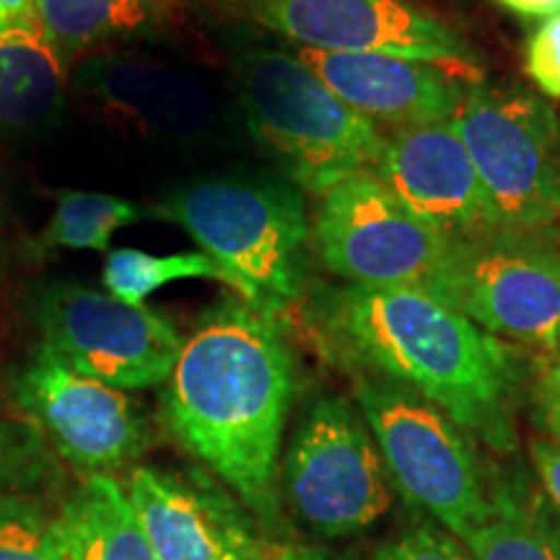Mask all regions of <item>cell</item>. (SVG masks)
Masks as SVG:
<instances>
[{
    "label": "cell",
    "mask_w": 560,
    "mask_h": 560,
    "mask_svg": "<svg viewBox=\"0 0 560 560\" xmlns=\"http://www.w3.org/2000/svg\"><path fill=\"white\" fill-rule=\"evenodd\" d=\"M325 355L416 392L495 452H514L522 361L450 299L423 289L332 285L312 299Z\"/></svg>",
    "instance_id": "cell-1"
},
{
    "label": "cell",
    "mask_w": 560,
    "mask_h": 560,
    "mask_svg": "<svg viewBox=\"0 0 560 560\" xmlns=\"http://www.w3.org/2000/svg\"><path fill=\"white\" fill-rule=\"evenodd\" d=\"M293 361L278 319L242 299L202 314L166 382L174 436L265 524L280 522V446Z\"/></svg>",
    "instance_id": "cell-2"
},
{
    "label": "cell",
    "mask_w": 560,
    "mask_h": 560,
    "mask_svg": "<svg viewBox=\"0 0 560 560\" xmlns=\"http://www.w3.org/2000/svg\"><path fill=\"white\" fill-rule=\"evenodd\" d=\"M161 215L177 221L265 317L278 319L304 293L310 219L291 182L200 179L172 192Z\"/></svg>",
    "instance_id": "cell-3"
},
{
    "label": "cell",
    "mask_w": 560,
    "mask_h": 560,
    "mask_svg": "<svg viewBox=\"0 0 560 560\" xmlns=\"http://www.w3.org/2000/svg\"><path fill=\"white\" fill-rule=\"evenodd\" d=\"M236 83L249 130L291 185L322 195L361 172H374L384 138L348 107L296 55L247 50L236 60Z\"/></svg>",
    "instance_id": "cell-4"
},
{
    "label": "cell",
    "mask_w": 560,
    "mask_h": 560,
    "mask_svg": "<svg viewBox=\"0 0 560 560\" xmlns=\"http://www.w3.org/2000/svg\"><path fill=\"white\" fill-rule=\"evenodd\" d=\"M353 392L397 493L465 545L486 522L493 488L470 433L400 384L355 376Z\"/></svg>",
    "instance_id": "cell-5"
},
{
    "label": "cell",
    "mask_w": 560,
    "mask_h": 560,
    "mask_svg": "<svg viewBox=\"0 0 560 560\" xmlns=\"http://www.w3.org/2000/svg\"><path fill=\"white\" fill-rule=\"evenodd\" d=\"M495 231L540 234L560 221V122L520 86H467L454 115Z\"/></svg>",
    "instance_id": "cell-6"
},
{
    "label": "cell",
    "mask_w": 560,
    "mask_h": 560,
    "mask_svg": "<svg viewBox=\"0 0 560 560\" xmlns=\"http://www.w3.org/2000/svg\"><path fill=\"white\" fill-rule=\"evenodd\" d=\"M314 242L325 268L348 285L439 296L457 247V240L410 213L374 172L353 174L322 198Z\"/></svg>",
    "instance_id": "cell-7"
},
{
    "label": "cell",
    "mask_w": 560,
    "mask_h": 560,
    "mask_svg": "<svg viewBox=\"0 0 560 560\" xmlns=\"http://www.w3.org/2000/svg\"><path fill=\"white\" fill-rule=\"evenodd\" d=\"M366 420L348 400L317 397L293 429L283 488L296 520L325 540L355 535L389 509V482Z\"/></svg>",
    "instance_id": "cell-8"
},
{
    "label": "cell",
    "mask_w": 560,
    "mask_h": 560,
    "mask_svg": "<svg viewBox=\"0 0 560 560\" xmlns=\"http://www.w3.org/2000/svg\"><path fill=\"white\" fill-rule=\"evenodd\" d=\"M441 296L482 330L556 353L560 348V244L556 231L457 240Z\"/></svg>",
    "instance_id": "cell-9"
},
{
    "label": "cell",
    "mask_w": 560,
    "mask_h": 560,
    "mask_svg": "<svg viewBox=\"0 0 560 560\" xmlns=\"http://www.w3.org/2000/svg\"><path fill=\"white\" fill-rule=\"evenodd\" d=\"M37 325L66 366L122 392L170 382L185 346L161 312L73 283L39 293Z\"/></svg>",
    "instance_id": "cell-10"
},
{
    "label": "cell",
    "mask_w": 560,
    "mask_h": 560,
    "mask_svg": "<svg viewBox=\"0 0 560 560\" xmlns=\"http://www.w3.org/2000/svg\"><path fill=\"white\" fill-rule=\"evenodd\" d=\"M252 16L310 50L392 55L425 62L470 86L482 81L462 34L408 0H252Z\"/></svg>",
    "instance_id": "cell-11"
},
{
    "label": "cell",
    "mask_w": 560,
    "mask_h": 560,
    "mask_svg": "<svg viewBox=\"0 0 560 560\" xmlns=\"http://www.w3.org/2000/svg\"><path fill=\"white\" fill-rule=\"evenodd\" d=\"M16 397L55 450L79 470H122L149 446V429L138 405L122 389L66 366L45 342L21 369Z\"/></svg>",
    "instance_id": "cell-12"
},
{
    "label": "cell",
    "mask_w": 560,
    "mask_h": 560,
    "mask_svg": "<svg viewBox=\"0 0 560 560\" xmlns=\"http://www.w3.org/2000/svg\"><path fill=\"white\" fill-rule=\"evenodd\" d=\"M122 488L159 560H262L268 552L240 499L198 470L136 467Z\"/></svg>",
    "instance_id": "cell-13"
},
{
    "label": "cell",
    "mask_w": 560,
    "mask_h": 560,
    "mask_svg": "<svg viewBox=\"0 0 560 560\" xmlns=\"http://www.w3.org/2000/svg\"><path fill=\"white\" fill-rule=\"evenodd\" d=\"M374 174L410 213L452 240L495 231L486 192L454 122L395 130Z\"/></svg>",
    "instance_id": "cell-14"
},
{
    "label": "cell",
    "mask_w": 560,
    "mask_h": 560,
    "mask_svg": "<svg viewBox=\"0 0 560 560\" xmlns=\"http://www.w3.org/2000/svg\"><path fill=\"white\" fill-rule=\"evenodd\" d=\"M296 58L348 107L389 128L452 122L467 86L444 70L392 55L322 52L299 47Z\"/></svg>",
    "instance_id": "cell-15"
},
{
    "label": "cell",
    "mask_w": 560,
    "mask_h": 560,
    "mask_svg": "<svg viewBox=\"0 0 560 560\" xmlns=\"http://www.w3.org/2000/svg\"><path fill=\"white\" fill-rule=\"evenodd\" d=\"M86 81L104 109L143 130L187 136L213 117V102L202 83L149 60H100L86 70Z\"/></svg>",
    "instance_id": "cell-16"
},
{
    "label": "cell",
    "mask_w": 560,
    "mask_h": 560,
    "mask_svg": "<svg viewBox=\"0 0 560 560\" xmlns=\"http://www.w3.org/2000/svg\"><path fill=\"white\" fill-rule=\"evenodd\" d=\"M465 548L472 560H560V511L542 486L493 475L488 516Z\"/></svg>",
    "instance_id": "cell-17"
},
{
    "label": "cell",
    "mask_w": 560,
    "mask_h": 560,
    "mask_svg": "<svg viewBox=\"0 0 560 560\" xmlns=\"http://www.w3.org/2000/svg\"><path fill=\"white\" fill-rule=\"evenodd\" d=\"M66 560H159L136 520L122 482L89 475L58 511Z\"/></svg>",
    "instance_id": "cell-18"
},
{
    "label": "cell",
    "mask_w": 560,
    "mask_h": 560,
    "mask_svg": "<svg viewBox=\"0 0 560 560\" xmlns=\"http://www.w3.org/2000/svg\"><path fill=\"white\" fill-rule=\"evenodd\" d=\"M66 55L37 21L0 30V128H32L66 102Z\"/></svg>",
    "instance_id": "cell-19"
},
{
    "label": "cell",
    "mask_w": 560,
    "mask_h": 560,
    "mask_svg": "<svg viewBox=\"0 0 560 560\" xmlns=\"http://www.w3.org/2000/svg\"><path fill=\"white\" fill-rule=\"evenodd\" d=\"M145 210L136 202L104 192L62 190L55 202L45 231L34 240V252L52 255L62 249L104 252L115 231L132 226L143 219Z\"/></svg>",
    "instance_id": "cell-20"
},
{
    "label": "cell",
    "mask_w": 560,
    "mask_h": 560,
    "mask_svg": "<svg viewBox=\"0 0 560 560\" xmlns=\"http://www.w3.org/2000/svg\"><path fill=\"white\" fill-rule=\"evenodd\" d=\"M151 16V0H34V21L62 55L136 32Z\"/></svg>",
    "instance_id": "cell-21"
},
{
    "label": "cell",
    "mask_w": 560,
    "mask_h": 560,
    "mask_svg": "<svg viewBox=\"0 0 560 560\" xmlns=\"http://www.w3.org/2000/svg\"><path fill=\"white\" fill-rule=\"evenodd\" d=\"M215 278L226 283V276L206 252H177V255H151L140 249H115L104 262V285L112 296L143 306V301L172 280Z\"/></svg>",
    "instance_id": "cell-22"
},
{
    "label": "cell",
    "mask_w": 560,
    "mask_h": 560,
    "mask_svg": "<svg viewBox=\"0 0 560 560\" xmlns=\"http://www.w3.org/2000/svg\"><path fill=\"white\" fill-rule=\"evenodd\" d=\"M0 560H66L58 514L26 495L0 490Z\"/></svg>",
    "instance_id": "cell-23"
},
{
    "label": "cell",
    "mask_w": 560,
    "mask_h": 560,
    "mask_svg": "<svg viewBox=\"0 0 560 560\" xmlns=\"http://www.w3.org/2000/svg\"><path fill=\"white\" fill-rule=\"evenodd\" d=\"M366 560H472L465 545L433 524H416L376 545Z\"/></svg>",
    "instance_id": "cell-24"
},
{
    "label": "cell",
    "mask_w": 560,
    "mask_h": 560,
    "mask_svg": "<svg viewBox=\"0 0 560 560\" xmlns=\"http://www.w3.org/2000/svg\"><path fill=\"white\" fill-rule=\"evenodd\" d=\"M524 68L545 96L560 100V13L545 19L529 37Z\"/></svg>",
    "instance_id": "cell-25"
},
{
    "label": "cell",
    "mask_w": 560,
    "mask_h": 560,
    "mask_svg": "<svg viewBox=\"0 0 560 560\" xmlns=\"http://www.w3.org/2000/svg\"><path fill=\"white\" fill-rule=\"evenodd\" d=\"M535 423L545 439L560 444V348L548 355L535 384Z\"/></svg>",
    "instance_id": "cell-26"
},
{
    "label": "cell",
    "mask_w": 560,
    "mask_h": 560,
    "mask_svg": "<svg viewBox=\"0 0 560 560\" xmlns=\"http://www.w3.org/2000/svg\"><path fill=\"white\" fill-rule=\"evenodd\" d=\"M529 452L532 462H535L537 478H540V486L560 511V444L550 439H535Z\"/></svg>",
    "instance_id": "cell-27"
},
{
    "label": "cell",
    "mask_w": 560,
    "mask_h": 560,
    "mask_svg": "<svg viewBox=\"0 0 560 560\" xmlns=\"http://www.w3.org/2000/svg\"><path fill=\"white\" fill-rule=\"evenodd\" d=\"M499 3L524 19H550L560 13V0H499Z\"/></svg>",
    "instance_id": "cell-28"
},
{
    "label": "cell",
    "mask_w": 560,
    "mask_h": 560,
    "mask_svg": "<svg viewBox=\"0 0 560 560\" xmlns=\"http://www.w3.org/2000/svg\"><path fill=\"white\" fill-rule=\"evenodd\" d=\"M34 21V0H0V26Z\"/></svg>",
    "instance_id": "cell-29"
},
{
    "label": "cell",
    "mask_w": 560,
    "mask_h": 560,
    "mask_svg": "<svg viewBox=\"0 0 560 560\" xmlns=\"http://www.w3.org/2000/svg\"><path fill=\"white\" fill-rule=\"evenodd\" d=\"M262 560H327L325 552L304 548V545H278L265 552Z\"/></svg>",
    "instance_id": "cell-30"
},
{
    "label": "cell",
    "mask_w": 560,
    "mask_h": 560,
    "mask_svg": "<svg viewBox=\"0 0 560 560\" xmlns=\"http://www.w3.org/2000/svg\"><path fill=\"white\" fill-rule=\"evenodd\" d=\"M9 475V444L0 436V480H5Z\"/></svg>",
    "instance_id": "cell-31"
},
{
    "label": "cell",
    "mask_w": 560,
    "mask_h": 560,
    "mask_svg": "<svg viewBox=\"0 0 560 560\" xmlns=\"http://www.w3.org/2000/svg\"><path fill=\"white\" fill-rule=\"evenodd\" d=\"M0 30H3V26H0Z\"/></svg>",
    "instance_id": "cell-32"
}]
</instances>
